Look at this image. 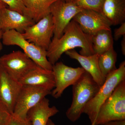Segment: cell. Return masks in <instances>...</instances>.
<instances>
[{"label": "cell", "mask_w": 125, "mask_h": 125, "mask_svg": "<svg viewBox=\"0 0 125 125\" xmlns=\"http://www.w3.org/2000/svg\"><path fill=\"white\" fill-rule=\"evenodd\" d=\"M75 48H80V54L82 55L90 56L94 54L92 36L85 33L78 23L72 20L60 38L52 39L47 51V57L53 65L62 54Z\"/></svg>", "instance_id": "1"}, {"label": "cell", "mask_w": 125, "mask_h": 125, "mask_svg": "<svg viewBox=\"0 0 125 125\" xmlns=\"http://www.w3.org/2000/svg\"><path fill=\"white\" fill-rule=\"evenodd\" d=\"M72 86V103L66 115L71 121L75 122L83 113L85 106L96 95L101 87L86 71Z\"/></svg>", "instance_id": "2"}, {"label": "cell", "mask_w": 125, "mask_h": 125, "mask_svg": "<svg viewBox=\"0 0 125 125\" xmlns=\"http://www.w3.org/2000/svg\"><path fill=\"white\" fill-rule=\"evenodd\" d=\"M125 80V61H123L120 64L118 69L108 75L98 92L85 106L83 113L88 116L90 125H95L101 106L111 95L118 84Z\"/></svg>", "instance_id": "3"}, {"label": "cell", "mask_w": 125, "mask_h": 125, "mask_svg": "<svg viewBox=\"0 0 125 125\" xmlns=\"http://www.w3.org/2000/svg\"><path fill=\"white\" fill-rule=\"evenodd\" d=\"M120 120H125V80L118 84L101 106L95 125Z\"/></svg>", "instance_id": "4"}, {"label": "cell", "mask_w": 125, "mask_h": 125, "mask_svg": "<svg viewBox=\"0 0 125 125\" xmlns=\"http://www.w3.org/2000/svg\"><path fill=\"white\" fill-rule=\"evenodd\" d=\"M2 42L6 46L19 47L38 66L47 70L52 71V65L47 57V51L29 42L22 33L15 30L5 31L3 33Z\"/></svg>", "instance_id": "5"}, {"label": "cell", "mask_w": 125, "mask_h": 125, "mask_svg": "<svg viewBox=\"0 0 125 125\" xmlns=\"http://www.w3.org/2000/svg\"><path fill=\"white\" fill-rule=\"evenodd\" d=\"M0 65L15 80L21 79L38 66L23 52L18 51L0 57Z\"/></svg>", "instance_id": "6"}, {"label": "cell", "mask_w": 125, "mask_h": 125, "mask_svg": "<svg viewBox=\"0 0 125 125\" xmlns=\"http://www.w3.org/2000/svg\"><path fill=\"white\" fill-rule=\"evenodd\" d=\"M51 93V91L41 87L23 85L12 114L26 119L29 111Z\"/></svg>", "instance_id": "7"}, {"label": "cell", "mask_w": 125, "mask_h": 125, "mask_svg": "<svg viewBox=\"0 0 125 125\" xmlns=\"http://www.w3.org/2000/svg\"><path fill=\"white\" fill-rule=\"evenodd\" d=\"M54 26L51 14H49L25 30L22 35L29 42L47 51L54 34Z\"/></svg>", "instance_id": "8"}, {"label": "cell", "mask_w": 125, "mask_h": 125, "mask_svg": "<svg viewBox=\"0 0 125 125\" xmlns=\"http://www.w3.org/2000/svg\"><path fill=\"white\" fill-rule=\"evenodd\" d=\"M83 9L73 2H66L64 0H58L50 7L54 22V38L61 37L64 30L75 16Z\"/></svg>", "instance_id": "9"}, {"label": "cell", "mask_w": 125, "mask_h": 125, "mask_svg": "<svg viewBox=\"0 0 125 125\" xmlns=\"http://www.w3.org/2000/svg\"><path fill=\"white\" fill-rule=\"evenodd\" d=\"M55 87L52 91V96L54 98L60 97L65 90L73 85L85 71L82 67L73 68L62 62H56L52 65Z\"/></svg>", "instance_id": "10"}, {"label": "cell", "mask_w": 125, "mask_h": 125, "mask_svg": "<svg viewBox=\"0 0 125 125\" xmlns=\"http://www.w3.org/2000/svg\"><path fill=\"white\" fill-rule=\"evenodd\" d=\"M22 86L0 65V103L10 114L13 113Z\"/></svg>", "instance_id": "11"}, {"label": "cell", "mask_w": 125, "mask_h": 125, "mask_svg": "<svg viewBox=\"0 0 125 125\" xmlns=\"http://www.w3.org/2000/svg\"><path fill=\"white\" fill-rule=\"evenodd\" d=\"M72 20L84 32L91 36L102 30H111V24L102 13L94 10H83Z\"/></svg>", "instance_id": "12"}, {"label": "cell", "mask_w": 125, "mask_h": 125, "mask_svg": "<svg viewBox=\"0 0 125 125\" xmlns=\"http://www.w3.org/2000/svg\"><path fill=\"white\" fill-rule=\"evenodd\" d=\"M35 23L28 16L7 7L0 11V30L4 32L15 30L22 33L28 27Z\"/></svg>", "instance_id": "13"}, {"label": "cell", "mask_w": 125, "mask_h": 125, "mask_svg": "<svg viewBox=\"0 0 125 125\" xmlns=\"http://www.w3.org/2000/svg\"><path fill=\"white\" fill-rule=\"evenodd\" d=\"M19 82L22 85L41 87L51 91L55 87L52 71L47 70L39 66L26 74Z\"/></svg>", "instance_id": "14"}, {"label": "cell", "mask_w": 125, "mask_h": 125, "mask_svg": "<svg viewBox=\"0 0 125 125\" xmlns=\"http://www.w3.org/2000/svg\"><path fill=\"white\" fill-rule=\"evenodd\" d=\"M71 58L78 61L85 71L92 76L94 81L100 87L105 80L103 77L99 66V55L94 54L92 55H82L74 49L65 52Z\"/></svg>", "instance_id": "15"}, {"label": "cell", "mask_w": 125, "mask_h": 125, "mask_svg": "<svg viewBox=\"0 0 125 125\" xmlns=\"http://www.w3.org/2000/svg\"><path fill=\"white\" fill-rule=\"evenodd\" d=\"M59 112L55 106H50L49 100L45 97L29 111L27 118L31 125H47L50 117Z\"/></svg>", "instance_id": "16"}, {"label": "cell", "mask_w": 125, "mask_h": 125, "mask_svg": "<svg viewBox=\"0 0 125 125\" xmlns=\"http://www.w3.org/2000/svg\"><path fill=\"white\" fill-rule=\"evenodd\" d=\"M102 13L111 25L125 22V0H105Z\"/></svg>", "instance_id": "17"}, {"label": "cell", "mask_w": 125, "mask_h": 125, "mask_svg": "<svg viewBox=\"0 0 125 125\" xmlns=\"http://www.w3.org/2000/svg\"><path fill=\"white\" fill-rule=\"evenodd\" d=\"M27 16L37 23L50 14V7L58 0H22Z\"/></svg>", "instance_id": "18"}, {"label": "cell", "mask_w": 125, "mask_h": 125, "mask_svg": "<svg viewBox=\"0 0 125 125\" xmlns=\"http://www.w3.org/2000/svg\"><path fill=\"white\" fill-rule=\"evenodd\" d=\"M94 54L99 55L113 48V37L111 30H102L92 36Z\"/></svg>", "instance_id": "19"}, {"label": "cell", "mask_w": 125, "mask_h": 125, "mask_svg": "<svg viewBox=\"0 0 125 125\" xmlns=\"http://www.w3.org/2000/svg\"><path fill=\"white\" fill-rule=\"evenodd\" d=\"M117 58V54L114 48L99 55V66L102 75L105 80L109 74L116 69Z\"/></svg>", "instance_id": "20"}, {"label": "cell", "mask_w": 125, "mask_h": 125, "mask_svg": "<svg viewBox=\"0 0 125 125\" xmlns=\"http://www.w3.org/2000/svg\"><path fill=\"white\" fill-rule=\"evenodd\" d=\"M105 0H73L72 2L83 10H90L102 13Z\"/></svg>", "instance_id": "21"}, {"label": "cell", "mask_w": 125, "mask_h": 125, "mask_svg": "<svg viewBox=\"0 0 125 125\" xmlns=\"http://www.w3.org/2000/svg\"><path fill=\"white\" fill-rule=\"evenodd\" d=\"M9 6V9L27 16V10L22 0H1Z\"/></svg>", "instance_id": "22"}, {"label": "cell", "mask_w": 125, "mask_h": 125, "mask_svg": "<svg viewBox=\"0 0 125 125\" xmlns=\"http://www.w3.org/2000/svg\"><path fill=\"white\" fill-rule=\"evenodd\" d=\"M6 125H31V124L27 117L26 119H22L11 114Z\"/></svg>", "instance_id": "23"}, {"label": "cell", "mask_w": 125, "mask_h": 125, "mask_svg": "<svg viewBox=\"0 0 125 125\" xmlns=\"http://www.w3.org/2000/svg\"><path fill=\"white\" fill-rule=\"evenodd\" d=\"M11 115L0 103V125H6Z\"/></svg>", "instance_id": "24"}, {"label": "cell", "mask_w": 125, "mask_h": 125, "mask_svg": "<svg viewBox=\"0 0 125 125\" xmlns=\"http://www.w3.org/2000/svg\"><path fill=\"white\" fill-rule=\"evenodd\" d=\"M125 35V22L122 23L120 27L116 29L114 31V40H118L121 37Z\"/></svg>", "instance_id": "25"}, {"label": "cell", "mask_w": 125, "mask_h": 125, "mask_svg": "<svg viewBox=\"0 0 125 125\" xmlns=\"http://www.w3.org/2000/svg\"><path fill=\"white\" fill-rule=\"evenodd\" d=\"M102 125H125V120L111 121Z\"/></svg>", "instance_id": "26"}, {"label": "cell", "mask_w": 125, "mask_h": 125, "mask_svg": "<svg viewBox=\"0 0 125 125\" xmlns=\"http://www.w3.org/2000/svg\"><path fill=\"white\" fill-rule=\"evenodd\" d=\"M121 50L123 55H125V35L123 37L121 42Z\"/></svg>", "instance_id": "27"}, {"label": "cell", "mask_w": 125, "mask_h": 125, "mask_svg": "<svg viewBox=\"0 0 125 125\" xmlns=\"http://www.w3.org/2000/svg\"><path fill=\"white\" fill-rule=\"evenodd\" d=\"M4 32L0 30V51L2 50V48H3V46H2V43L1 42V40H2V35Z\"/></svg>", "instance_id": "28"}, {"label": "cell", "mask_w": 125, "mask_h": 125, "mask_svg": "<svg viewBox=\"0 0 125 125\" xmlns=\"http://www.w3.org/2000/svg\"><path fill=\"white\" fill-rule=\"evenodd\" d=\"M7 5L2 2L1 0H0V11L2 9L7 7Z\"/></svg>", "instance_id": "29"}, {"label": "cell", "mask_w": 125, "mask_h": 125, "mask_svg": "<svg viewBox=\"0 0 125 125\" xmlns=\"http://www.w3.org/2000/svg\"><path fill=\"white\" fill-rule=\"evenodd\" d=\"M47 125H56L50 118L48 122Z\"/></svg>", "instance_id": "30"}, {"label": "cell", "mask_w": 125, "mask_h": 125, "mask_svg": "<svg viewBox=\"0 0 125 125\" xmlns=\"http://www.w3.org/2000/svg\"><path fill=\"white\" fill-rule=\"evenodd\" d=\"M64 0L66 2H72L73 0Z\"/></svg>", "instance_id": "31"}]
</instances>
